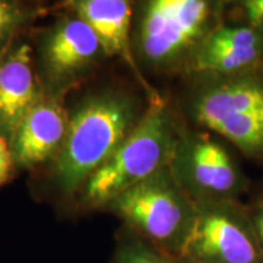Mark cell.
Segmentation results:
<instances>
[{"instance_id": "6da1fadb", "label": "cell", "mask_w": 263, "mask_h": 263, "mask_svg": "<svg viewBox=\"0 0 263 263\" xmlns=\"http://www.w3.org/2000/svg\"><path fill=\"white\" fill-rule=\"evenodd\" d=\"M144 114L130 95L105 90L88 95L70 110L61 150L49 163V180L62 200H73L114 155Z\"/></svg>"}, {"instance_id": "7a4b0ae2", "label": "cell", "mask_w": 263, "mask_h": 263, "mask_svg": "<svg viewBox=\"0 0 263 263\" xmlns=\"http://www.w3.org/2000/svg\"><path fill=\"white\" fill-rule=\"evenodd\" d=\"M176 122L160 99L150 107L114 155L84 184L77 209H104L124 190L168 166L176 154Z\"/></svg>"}, {"instance_id": "3957f363", "label": "cell", "mask_w": 263, "mask_h": 263, "mask_svg": "<svg viewBox=\"0 0 263 263\" xmlns=\"http://www.w3.org/2000/svg\"><path fill=\"white\" fill-rule=\"evenodd\" d=\"M47 27L35 32L33 59L39 84L47 97L62 99L88 80L105 54L83 20L64 10Z\"/></svg>"}, {"instance_id": "277c9868", "label": "cell", "mask_w": 263, "mask_h": 263, "mask_svg": "<svg viewBox=\"0 0 263 263\" xmlns=\"http://www.w3.org/2000/svg\"><path fill=\"white\" fill-rule=\"evenodd\" d=\"M105 210L123 218L140 236L157 246L185 241L190 232L188 207L170 167H164L143 182L130 186L111 200Z\"/></svg>"}, {"instance_id": "5b68a950", "label": "cell", "mask_w": 263, "mask_h": 263, "mask_svg": "<svg viewBox=\"0 0 263 263\" xmlns=\"http://www.w3.org/2000/svg\"><path fill=\"white\" fill-rule=\"evenodd\" d=\"M209 4L201 0H153L144 5L139 48L147 64H171L201 34Z\"/></svg>"}, {"instance_id": "8992f818", "label": "cell", "mask_w": 263, "mask_h": 263, "mask_svg": "<svg viewBox=\"0 0 263 263\" xmlns=\"http://www.w3.org/2000/svg\"><path fill=\"white\" fill-rule=\"evenodd\" d=\"M70 124L65 100L43 94L18 124L10 147L16 168L49 164L61 150Z\"/></svg>"}, {"instance_id": "52a82bcc", "label": "cell", "mask_w": 263, "mask_h": 263, "mask_svg": "<svg viewBox=\"0 0 263 263\" xmlns=\"http://www.w3.org/2000/svg\"><path fill=\"white\" fill-rule=\"evenodd\" d=\"M182 250L205 263H261L254 236L241 222L219 210H207L194 218Z\"/></svg>"}, {"instance_id": "ba28073f", "label": "cell", "mask_w": 263, "mask_h": 263, "mask_svg": "<svg viewBox=\"0 0 263 263\" xmlns=\"http://www.w3.org/2000/svg\"><path fill=\"white\" fill-rule=\"evenodd\" d=\"M42 95L32 45L16 42L0 55V136L9 144L26 114Z\"/></svg>"}, {"instance_id": "9c48e42d", "label": "cell", "mask_w": 263, "mask_h": 263, "mask_svg": "<svg viewBox=\"0 0 263 263\" xmlns=\"http://www.w3.org/2000/svg\"><path fill=\"white\" fill-rule=\"evenodd\" d=\"M50 10L73 12L97 35L105 54L120 57L136 72L144 88L151 91L140 74L130 45L132 5L124 0H70L51 6Z\"/></svg>"}, {"instance_id": "30bf717a", "label": "cell", "mask_w": 263, "mask_h": 263, "mask_svg": "<svg viewBox=\"0 0 263 263\" xmlns=\"http://www.w3.org/2000/svg\"><path fill=\"white\" fill-rule=\"evenodd\" d=\"M252 112H263V84L248 80L216 85L199 98L195 106L197 121L211 129L227 118Z\"/></svg>"}, {"instance_id": "8fae6325", "label": "cell", "mask_w": 263, "mask_h": 263, "mask_svg": "<svg viewBox=\"0 0 263 263\" xmlns=\"http://www.w3.org/2000/svg\"><path fill=\"white\" fill-rule=\"evenodd\" d=\"M192 180L203 192L226 194L238 183V174L227 151L207 137L194 140L189 154Z\"/></svg>"}, {"instance_id": "7c38bea8", "label": "cell", "mask_w": 263, "mask_h": 263, "mask_svg": "<svg viewBox=\"0 0 263 263\" xmlns=\"http://www.w3.org/2000/svg\"><path fill=\"white\" fill-rule=\"evenodd\" d=\"M48 11L39 3L0 0V55L21 41V35Z\"/></svg>"}, {"instance_id": "4fadbf2b", "label": "cell", "mask_w": 263, "mask_h": 263, "mask_svg": "<svg viewBox=\"0 0 263 263\" xmlns=\"http://www.w3.org/2000/svg\"><path fill=\"white\" fill-rule=\"evenodd\" d=\"M213 130L233 141L245 153L256 154L263 151V112L229 117Z\"/></svg>"}, {"instance_id": "5bb4252c", "label": "cell", "mask_w": 263, "mask_h": 263, "mask_svg": "<svg viewBox=\"0 0 263 263\" xmlns=\"http://www.w3.org/2000/svg\"><path fill=\"white\" fill-rule=\"evenodd\" d=\"M259 57V49H207L197 51L194 67L197 71L233 72L252 65Z\"/></svg>"}, {"instance_id": "9a60e30c", "label": "cell", "mask_w": 263, "mask_h": 263, "mask_svg": "<svg viewBox=\"0 0 263 263\" xmlns=\"http://www.w3.org/2000/svg\"><path fill=\"white\" fill-rule=\"evenodd\" d=\"M112 263H170L166 257L157 251L143 236L124 238L118 246Z\"/></svg>"}, {"instance_id": "2e32d148", "label": "cell", "mask_w": 263, "mask_h": 263, "mask_svg": "<svg viewBox=\"0 0 263 263\" xmlns=\"http://www.w3.org/2000/svg\"><path fill=\"white\" fill-rule=\"evenodd\" d=\"M259 39L254 29L246 27L221 28L210 35L202 44L207 49L258 48Z\"/></svg>"}, {"instance_id": "e0dca14e", "label": "cell", "mask_w": 263, "mask_h": 263, "mask_svg": "<svg viewBox=\"0 0 263 263\" xmlns=\"http://www.w3.org/2000/svg\"><path fill=\"white\" fill-rule=\"evenodd\" d=\"M16 171L17 168H16L9 141L0 136V186L5 185L14 178Z\"/></svg>"}, {"instance_id": "ac0fdd59", "label": "cell", "mask_w": 263, "mask_h": 263, "mask_svg": "<svg viewBox=\"0 0 263 263\" xmlns=\"http://www.w3.org/2000/svg\"><path fill=\"white\" fill-rule=\"evenodd\" d=\"M245 9L251 25L263 28V0H249L245 3Z\"/></svg>"}, {"instance_id": "d6986e66", "label": "cell", "mask_w": 263, "mask_h": 263, "mask_svg": "<svg viewBox=\"0 0 263 263\" xmlns=\"http://www.w3.org/2000/svg\"><path fill=\"white\" fill-rule=\"evenodd\" d=\"M256 228H257L259 239L263 241V219L261 218V217H258L257 221H256Z\"/></svg>"}, {"instance_id": "ffe728a7", "label": "cell", "mask_w": 263, "mask_h": 263, "mask_svg": "<svg viewBox=\"0 0 263 263\" xmlns=\"http://www.w3.org/2000/svg\"><path fill=\"white\" fill-rule=\"evenodd\" d=\"M258 217H261V218L263 219V213H262V215H261V216H258Z\"/></svg>"}, {"instance_id": "44dd1931", "label": "cell", "mask_w": 263, "mask_h": 263, "mask_svg": "<svg viewBox=\"0 0 263 263\" xmlns=\"http://www.w3.org/2000/svg\"><path fill=\"white\" fill-rule=\"evenodd\" d=\"M196 263H205V262H201V261H199V262H196Z\"/></svg>"}]
</instances>
